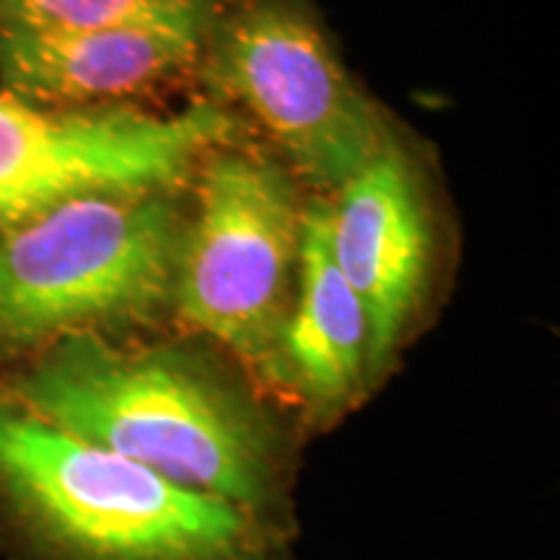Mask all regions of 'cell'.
Here are the masks:
<instances>
[{"label":"cell","instance_id":"2","mask_svg":"<svg viewBox=\"0 0 560 560\" xmlns=\"http://www.w3.org/2000/svg\"><path fill=\"white\" fill-rule=\"evenodd\" d=\"M0 490L68 560H247V511L0 402Z\"/></svg>","mask_w":560,"mask_h":560},{"label":"cell","instance_id":"3","mask_svg":"<svg viewBox=\"0 0 560 560\" xmlns=\"http://www.w3.org/2000/svg\"><path fill=\"white\" fill-rule=\"evenodd\" d=\"M187 221L164 190L89 195L0 229V346L26 348L156 312Z\"/></svg>","mask_w":560,"mask_h":560},{"label":"cell","instance_id":"1","mask_svg":"<svg viewBox=\"0 0 560 560\" xmlns=\"http://www.w3.org/2000/svg\"><path fill=\"white\" fill-rule=\"evenodd\" d=\"M16 402L70 436L234 506L270 488V441L242 397L166 350H122L96 332L55 340Z\"/></svg>","mask_w":560,"mask_h":560},{"label":"cell","instance_id":"5","mask_svg":"<svg viewBox=\"0 0 560 560\" xmlns=\"http://www.w3.org/2000/svg\"><path fill=\"white\" fill-rule=\"evenodd\" d=\"M304 210L270 161L221 153L202 172L172 299L187 325L249 361H270L289 319Z\"/></svg>","mask_w":560,"mask_h":560},{"label":"cell","instance_id":"6","mask_svg":"<svg viewBox=\"0 0 560 560\" xmlns=\"http://www.w3.org/2000/svg\"><path fill=\"white\" fill-rule=\"evenodd\" d=\"M231 132L213 104L153 117L42 109L0 94V226L89 195L164 190Z\"/></svg>","mask_w":560,"mask_h":560},{"label":"cell","instance_id":"4","mask_svg":"<svg viewBox=\"0 0 560 560\" xmlns=\"http://www.w3.org/2000/svg\"><path fill=\"white\" fill-rule=\"evenodd\" d=\"M210 30L208 81L312 182L340 190L392 143L306 0H242Z\"/></svg>","mask_w":560,"mask_h":560},{"label":"cell","instance_id":"7","mask_svg":"<svg viewBox=\"0 0 560 560\" xmlns=\"http://www.w3.org/2000/svg\"><path fill=\"white\" fill-rule=\"evenodd\" d=\"M335 262L369 319V366H382L416 310L429 265V226L408 159L389 143L330 206Z\"/></svg>","mask_w":560,"mask_h":560},{"label":"cell","instance_id":"8","mask_svg":"<svg viewBox=\"0 0 560 560\" xmlns=\"http://www.w3.org/2000/svg\"><path fill=\"white\" fill-rule=\"evenodd\" d=\"M200 42V34L174 30L0 32V83L9 96L32 107L120 100L190 66Z\"/></svg>","mask_w":560,"mask_h":560},{"label":"cell","instance_id":"10","mask_svg":"<svg viewBox=\"0 0 560 560\" xmlns=\"http://www.w3.org/2000/svg\"><path fill=\"white\" fill-rule=\"evenodd\" d=\"M215 16V0H0V32L13 34L174 30L202 37Z\"/></svg>","mask_w":560,"mask_h":560},{"label":"cell","instance_id":"9","mask_svg":"<svg viewBox=\"0 0 560 560\" xmlns=\"http://www.w3.org/2000/svg\"><path fill=\"white\" fill-rule=\"evenodd\" d=\"M296 268L299 293L280 335V353L314 402L338 405L369 363V319L335 262L327 202L304 210Z\"/></svg>","mask_w":560,"mask_h":560}]
</instances>
